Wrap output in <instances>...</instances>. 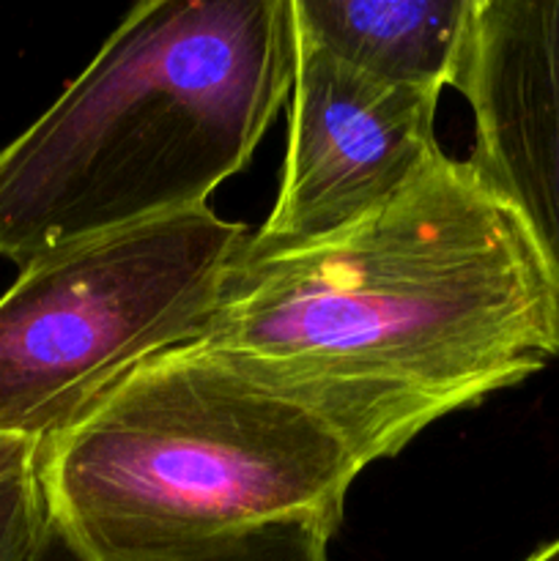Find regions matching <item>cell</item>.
Listing matches in <instances>:
<instances>
[{"mask_svg": "<svg viewBox=\"0 0 559 561\" xmlns=\"http://www.w3.org/2000/svg\"><path fill=\"white\" fill-rule=\"evenodd\" d=\"M49 515L33 469L0 482V561H33Z\"/></svg>", "mask_w": 559, "mask_h": 561, "instance_id": "obj_9", "label": "cell"}, {"mask_svg": "<svg viewBox=\"0 0 559 561\" xmlns=\"http://www.w3.org/2000/svg\"><path fill=\"white\" fill-rule=\"evenodd\" d=\"M362 469L332 422L197 340L36 453L49 524L88 561H181L277 524L332 537Z\"/></svg>", "mask_w": 559, "mask_h": 561, "instance_id": "obj_3", "label": "cell"}, {"mask_svg": "<svg viewBox=\"0 0 559 561\" xmlns=\"http://www.w3.org/2000/svg\"><path fill=\"white\" fill-rule=\"evenodd\" d=\"M247 236L206 206L22 268L0 296V438L42 447L137 365L201 337Z\"/></svg>", "mask_w": 559, "mask_h": 561, "instance_id": "obj_4", "label": "cell"}, {"mask_svg": "<svg viewBox=\"0 0 559 561\" xmlns=\"http://www.w3.org/2000/svg\"><path fill=\"white\" fill-rule=\"evenodd\" d=\"M469 102V164L515 214L559 318V0H475L455 85Z\"/></svg>", "mask_w": 559, "mask_h": 561, "instance_id": "obj_6", "label": "cell"}, {"mask_svg": "<svg viewBox=\"0 0 559 561\" xmlns=\"http://www.w3.org/2000/svg\"><path fill=\"white\" fill-rule=\"evenodd\" d=\"M290 0H146L0 151V255L16 266L206 208L294 85Z\"/></svg>", "mask_w": 559, "mask_h": 561, "instance_id": "obj_2", "label": "cell"}, {"mask_svg": "<svg viewBox=\"0 0 559 561\" xmlns=\"http://www.w3.org/2000/svg\"><path fill=\"white\" fill-rule=\"evenodd\" d=\"M197 343L310 405L370 466L540 373L559 318L515 214L442 151L338 233L247 236Z\"/></svg>", "mask_w": 559, "mask_h": 561, "instance_id": "obj_1", "label": "cell"}, {"mask_svg": "<svg viewBox=\"0 0 559 561\" xmlns=\"http://www.w3.org/2000/svg\"><path fill=\"white\" fill-rule=\"evenodd\" d=\"M36 453L38 447L31 442H20V438H0V482L33 469V463H36Z\"/></svg>", "mask_w": 559, "mask_h": 561, "instance_id": "obj_10", "label": "cell"}, {"mask_svg": "<svg viewBox=\"0 0 559 561\" xmlns=\"http://www.w3.org/2000/svg\"><path fill=\"white\" fill-rule=\"evenodd\" d=\"M296 33L384 85H455L475 0H290Z\"/></svg>", "mask_w": 559, "mask_h": 561, "instance_id": "obj_7", "label": "cell"}, {"mask_svg": "<svg viewBox=\"0 0 559 561\" xmlns=\"http://www.w3.org/2000/svg\"><path fill=\"white\" fill-rule=\"evenodd\" d=\"M524 561H559V540L548 542V546H543L540 551H535L529 559H524Z\"/></svg>", "mask_w": 559, "mask_h": 561, "instance_id": "obj_11", "label": "cell"}, {"mask_svg": "<svg viewBox=\"0 0 559 561\" xmlns=\"http://www.w3.org/2000/svg\"><path fill=\"white\" fill-rule=\"evenodd\" d=\"M288 157L255 236L312 241L360 222L442 153L438 96L384 85L296 33Z\"/></svg>", "mask_w": 559, "mask_h": 561, "instance_id": "obj_5", "label": "cell"}, {"mask_svg": "<svg viewBox=\"0 0 559 561\" xmlns=\"http://www.w3.org/2000/svg\"><path fill=\"white\" fill-rule=\"evenodd\" d=\"M329 540L323 531L305 524H277L250 535L230 537L219 546L186 557L181 561H329ZM33 561H88L55 529L47 524L44 540Z\"/></svg>", "mask_w": 559, "mask_h": 561, "instance_id": "obj_8", "label": "cell"}]
</instances>
